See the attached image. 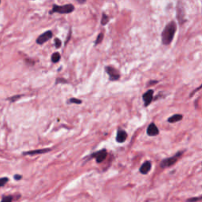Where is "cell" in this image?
<instances>
[{"mask_svg":"<svg viewBox=\"0 0 202 202\" xmlns=\"http://www.w3.org/2000/svg\"><path fill=\"white\" fill-rule=\"evenodd\" d=\"M73 10H74V7L71 4L64 5V6L54 5L52 10L50 11V14H53L54 12L59 13V14H70Z\"/></svg>","mask_w":202,"mask_h":202,"instance_id":"obj_3","label":"cell"},{"mask_svg":"<svg viewBox=\"0 0 202 202\" xmlns=\"http://www.w3.org/2000/svg\"><path fill=\"white\" fill-rule=\"evenodd\" d=\"M159 134V129L157 128L156 126V124L153 123H150L147 128L148 135L151 137H154V136H157Z\"/></svg>","mask_w":202,"mask_h":202,"instance_id":"obj_8","label":"cell"},{"mask_svg":"<svg viewBox=\"0 0 202 202\" xmlns=\"http://www.w3.org/2000/svg\"><path fill=\"white\" fill-rule=\"evenodd\" d=\"M53 34L52 32H51V31H47V32H45L44 33H43V34H41L40 37L37 38V43H38V44H43V43H44L46 42V41L49 40L51 37H52Z\"/></svg>","mask_w":202,"mask_h":202,"instance_id":"obj_6","label":"cell"},{"mask_svg":"<svg viewBox=\"0 0 202 202\" xmlns=\"http://www.w3.org/2000/svg\"><path fill=\"white\" fill-rule=\"evenodd\" d=\"M59 60H60V55H59V53L55 52L51 55V61H52V62L56 63Z\"/></svg>","mask_w":202,"mask_h":202,"instance_id":"obj_14","label":"cell"},{"mask_svg":"<svg viewBox=\"0 0 202 202\" xmlns=\"http://www.w3.org/2000/svg\"><path fill=\"white\" fill-rule=\"evenodd\" d=\"M105 70L107 74L109 75L111 81H117L120 78V73L115 68H114L112 66H107Z\"/></svg>","mask_w":202,"mask_h":202,"instance_id":"obj_4","label":"cell"},{"mask_svg":"<svg viewBox=\"0 0 202 202\" xmlns=\"http://www.w3.org/2000/svg\"><path fill=\"white\" fill-rule=\"evenodd\" d=\"M55 45L57 48H59L61 47V40L58 38L55 39Z\"/></svg>","mask_w":202,"mask_h":202,"instance_id":"obj_21","label":"cell"},{"mask_svg":"<svg viewBox=\"0 0 202 202\" xmlns=\"http://www.w3.org/2000/svg\"><path fill=\"white\" fill-rule=\"evenodd\" d=\"M12 201H13V198L11 196H4L1 202H12Z\"/></svg>","mask_w":202,"mask_h":202,"instance_id":"obj_18","label":"cell"},{"mask_svg":"<svg viewBox=\"0 0 202 202\" xmlns=\"http://www.w3.org/2000/svg\"><path fill=\"white\" fill-rule=\"evenodd\" d=\"M127 138V134L125 130L123 129H118V133H117V136H116V141L118 143H123L125 142Z\"/></svg>","mask_w":202,"mask_h":202,"instance_id":"obj_9","label":"cell"},{"mask_svg":"<svg viewBox=\"0 0 202 202\" xmlns=\"http://www.w3.org/2000/svg\"><path fill=\"white\" fill-rule=\"evenodd\" d=\"M107 155V151L105 149H102L100 150V151H99V152H95V153H93V154L92 155V156H93V158H95L97 163H101V162H103L105 159H106Z\"/></svg>","mask_w":202,"mask_h":202,"instance_id":"obj_5","label":"cell"},{"mask_svg":"<svg viewBox=\"0 0 202 202\" xmlns=\"http://www.w3.org/2000/svg\"><path fill=\"white\" fill-rule=\"evenodd\" d=\"M21 96V95H14V96H13V97H10V98L9 100H10V101H11V102H14V101H16V100H18V99H19V98H20Z\"/></svg>","mask_w":202,"mask_h":202,"instance_id":"obj_22","label":"cell"},{"mask_svg":"<svg viewBox=\"0 0 202 202\" xmlns=\"http://www.w3.org/2000/svg\"><path fill=\"white\" fill-rule=\"evenodd\" d=\"M183 118V115H180V114H175L174 115H172L170 118H168L167 122L170 123H177V122H179L181 121Z\"/></svg>","mask_w":202,"mask_h":202,"instance_id":"obj_12","label":"cell"},{"mask_svg":"<svg viewBox=\"0 0 202 202\" xmlns=\"http://www.w3.org/2000/svg\"><path fill=\"white\" fill-rule=\"evenodd\" d=\"M201 89H202V84H201V85H200V86H199V87H198V89H194V90H193V91L192 92V93H191V94H190V97H192V96H193V95H194V93H197V92H198V91H199V90H201Z\"/></svg>","mask_w":202,"mask_h":202,"instance_id":"obj_23","label":"cell"},{"mask_svg":"<svg viewBox=\"0 0 202 202\" xmlns=\"http://www.w3.org/2000/svg\"><path fill=\"white\" fill-rule=\"evenodd\" d=\"M50 148H43V149H38V150H33V151H29V152H24V155H37L41 154V153H46L50 151Z\"/></svg>","mask_w":202,"mask_h":202,"instance_id":"obj_13","label":"cell"},{"mask_svg":"<svg viewBox=\"0 0 202 202\" xmlns=\"http://www.w3.org/2000/svg\"><path fill=\"white\" fill-rule=\"evenodd\" d=\"M22 178V176L21 175H14V179H16V180H21Z\"/></svg>","mask_w":202,"mask_h":202,"instance_id":"obj_24","label":"cell"},{"mask_svg":"<svg viewBox=\"0 0 202 202\" xmlns=\"http://www.w3.org/2000/svg\"><path fill=\"white\" fill-rule=\"evenodd\" d=\"M8 181H9L8 178H0V187L5 186Z\"/></svg>","mask_w":202,"mask_h":202,"instance_id":"obj_19","label":"cell"},{"mask_svg":"<svg viewBox=\"0 0 202 202\" xmlns=\"http://www.w3.org/2000/svg\"><path fill=\"white\" fill-rule=\"evenodd\" d=\"M202 201V196H200V197H196V198H189V199L186 200V202H198V201Z\"/></svg>","mask_w":202,"mask_h":202,"instance_id":"obj_16","label":"cell"},{"mask_svg":"<svg viewBox=\"0 0 202 202\" xmlns=\"http://www.w3.org/2000/svg\"><path fill=\"white\" fill-rule=\"evenodd\" d=\"M176 23L175 21H170L167 23L162 32V43L164 45H169L172 42L175 32H176Z\"/></svg>","mask_w":202,"mask_h":202,"instance_id":"obj_1","label":"cell"},{"mask_svg":"<svg viewBox=\"0 0 202 202\" xmlns=\"http://www.w3.org/2000/svg\"><path fill=\"white\" fill-rule=\"evenodd\" d=\"M0 3H1V2H0Z\"/></svg>","mask_w":202,"mask_h":202,"instance_id":"obj_25","label":"cell"},{"mask_svg":"<svg viewBox=\"0 0 202 202\" xmlns=\"http://www.w3.org/2000/svg\"><path fill=\"white\" fill-rule=\"evenodd\" d=\"M153 94H154V91L152 89L148 90L146 93H145L143 94L142 98H143L144 103H145V107H148L152 103V98H153Z\"/></svg>","mask_w":202,"mask_h":202,"instance_id":"obj_7","label":"cell"},{"mask_svg":"<svg viewBox=\"0 0 202 202\" xmlns=\"http://www.w3.org/2000/svg\"><path fill=\"white\" fill-rule=\"evenodd\" d=\"M70 103H73V104H82V100H78V99H75V98H72V99L70 100Z\"/></svg>","mask_w":202,"mask_h":202,"instance_id":"obj_20","label":"cell"},{"mask_svg":"<svg viewBox=\"0 0 202 202\" xmlns=\"http://www.w3.org/2000/svg\"><path fill=\"white\" fill-rule=\"evenodd\" d=\"M183 151H180V152H177L175 156H173L171 157H168L167 159H163L160 163V167L162 168H167L169 167H171L178 160L180 157L182 156V155L183 154Z\"/></svg>","mask_w":202,"mask_h":202,"instance_id":"obj_2","label":"cell"},{"mask_svg":"<svg viewBox=\"0 0 202 202\" xmlns=\"http://www.w3.org/2000/svg\"><path fill=\"white\" fill-rule=\"evenodd\" d=\"M152 168V164L150 161H145L140 167V172L142 175H147Z\"/></svg>","mask_w":202,"mask_h":202,"instance_id":"obj_10","label":"cell"},{"mask_svg":"<svg viewBox=\"0 0 202 202\" xmlns=\"http://www.w3.org/2000/svg\"><path fill=\"white\" fill-rule=\"evenodd\" d=\"M103 39H104V33L101 32V33H100V34L98 35L97 38H96V40H95V45H97V44L101 43L103 40Z\"/></svg>","mask_w":202,"mask_h":202,"instance_id":"obj_17","label":"cell"},{"mask_svg":"<svg viewBox=\"0 0 202 202\" xmlns=\"http://www.w3.org/2000/svg\"><path fill=\"white\" fill-rule=\"evenodd\" d=\"M177 17L179 21L180 24H182L183 21V19L185 18V13H184V7L182 6H179V4L178 3V7H177Z\"/></svg>","mask_w":202,"mask_h":202,"instance_id":"obj_11","label":"cell"},{"mask_svg":"<svg viewBox=\"0 0 202 202\" xmlns=\"http://www.w3.org/2000/svg\"><path fill=\"white\" fill-rule=\"evenodd\" d=\"M109 21V18L107 16V14H103L102 15V19H101V25H107V23Z\"/></svg>","mask_w":202,"mask_h":202,"instance_id":"obj_15","label":"cell"}]
</instances>
